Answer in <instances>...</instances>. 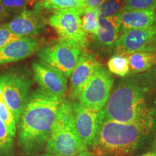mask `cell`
I'll return each instance as SVG.
<instances>
[{"label": "cell", "instance_id": "obj_1", "mask_svg": "<svg viewBox=\"0 0 156 156\" xmlns=\"http://www.w3.org/2000/svg\"><path fill=\"white\" fill-rule=\"evenodd\" d=\"M64 100L41 89L29 95L17 125L18 144L23 153L35 154L46 145Z\"/></svg>", "mask_w": 156, "mask_h": 156}, {"label": "cell", "instance_id": "obj_2", "mask_svg": "<svg viewBox=\"0 0 156 156\" xmlns=\"http://www.w3.org/2000/svg\"><path fill=\"white\" fill-rule=\"evenodd\" d=\"M146 89L134 82L121 83L110 95L102 109L106 119L138 126L145 135L153 127L151 110L145 101Z\"/></svg>", "mask_w": 156, "mask_h": 156}, {"label": "cell", "instance_id": "obj_3", "mask_svg": "<svg viewBox=\"0 0 156 156\" xmlns=\"http://www.w3.org/2000/svg\"><path fill=\"white\" fill-rule=\"evenodd\" d=\"M142 130L134 124H124L101 118L98 130L92 144L97 156H126L139 147L143 136Z\"/></svg>", "mask_w": 156, "mask_h": 156}, {"label": "cell", "instance_id": "obj_4", "mask_svg": "<svg viewBox=\"0 0 156 156\" xmlns=\"http://www.w3.org/2000/svg\"><path fill=\"white\" fill-rule=\"evenodd\" d=\"M46 148L47 153L56 156H77L87 151V146L76 129L71 102L69 101L64 100L58 109Z\"/></svg>", "mask_w": 156, "mask_h": 156}, {"label": "cell", "instance_id": "obj_5", "mask_svg": "<svg viewBox=\"0 0 156 156\" xmlns=\"http://www.w3.org/2000/svg\"><path fill=\"white\" fill-rule=\"evenodd\" d=\"M30 80L17 70L0 74V89L6 103L14 115L17 125L29 98Z\"/></svg>", "mask_w": 156, "mask_h": 156}, {"label": "cell", "instance_id": "obj_6", "mask_svg": "<svg viewBox=\"0 0 156 156\" xmlns=\"http://www.w3.org/2000/svg\"><path fill=\"white\" fill-rule=\"evenodd\" d=\"M82 48L78 45L59 38L54 44L38 49L41 62L57 69L69 77L77 64Z\"/></svg>", "mask_w": 156, "mask_h": 156}, {"label": "cell", "instance_id": "obj_7", "mask_svg": "<svg viewBox=\"0 0 156 156\" xmlns=\"http://www.w3.org/2000/svg\"><path fill=\"white\" fill-rule=\"evenodd\" d=\"M82 9L57 10L48 20V23L56 31L59 38L73 43L82 48L88 44V38L82 27Z\"/></svg>", "mask_w": 156, "mask_h": 156}, {"label": "cell", "instance_id": "obj_8", "mask_svg": "<svg viewBox=\"0 0 156 156\" xmlns=\"http://www.w3.org/2000/svg\"><path fill=\"white\" fill-rule=\"evenodd\" d=\"M114 79L108 71L100 66L78 97V103L90 109H103L111 95Z\"/></svg>", "mask_w": 156, "mask_h": 156}, {"label": "cell", "instance_id": "obj_9", "mask_svg": "<svg viewBox=\"0 0 156 156\" xmlns=\"http://www.w3.org/2000/svg\"><path fill=\"white\" fill-rule=\"evenodd\" d=\"M120 34L115 44V54L128 56L134 52H153L155 50L152 42L156 36V25L145 29L124 30Z\"/></svg>", "mask_w": 156, "mask_h": 156}, {"label": "cell", "instance_id": "obj_10", "mask_svg": "<svg viewBox=\"0 0 156 156\" xmlns=\"http://www.w3.org/2000/svg\"><path fill=\"white\" fill-rule=\"evenodd\" d=\"M34 79L40 89L54 96L64 98L67 90V77L57 69L42 62L32 64Z\"/></svg>", "mask_w": 156, "mask_h": 156}, {"label": "cell", "instance_id": "obj_11", "mask_svg": "<svg viewBox=\"0 0 156 156\" xmlns=\"http://www.w3.org/2000/svg\"><path fill=\"white\" fill-rule=\"evenodd\" d=\"M75 127L80 137L86 146H92L98 130L101 110L90 109L78 102H71Z\"/></svg>", "mask_w": 156, "mask_h": 156}, {"label": "cell", "instance_id": "obj_12", "mask_svg": "<svg viewBox=\"0 0 156 156\" xmlns=\"http://www.w3.org/2000/svg\"><path fill=\"white\" fill-rule=\"evenodd\" d=\"M39 2L33 9H25L7 24V28L15 36L35 37L41 32L46 25V20L41 15Z\"/></svg>", "mask_w": 156, "mask_h": 156}, {"label": "cell", "instance_id": "obj_13", "mask_svg": "<svg viewBox=\"0 0 156 156\" xmlns=\"http://www.w3.org/2000/svg\"><path fill=\"white\" fill-rule=\"evenodd\" d=\"M101 66L96 58L90 54L82 53L70 76V97L76 100L84 87Z\"/></svg>", "mask_w": 156, "mask_h": 156}, {"label": "cell", "instance_id": "obj_14", "mask_svg": "<svg viewBox=\"0 0 156 156\" xmlns=\"http://www.w3.org/2000/svg\"><path fill=\"white\" fill-rule=\"evenodd\" d=\"M40 41L34 37H23L0 49V65L24 59L40 48Z\"/></svg>", "mask_w": 156, "mask_h": 156}, {"label": "cell", "instance_id": "obj_15", "mask_svg": "<svg viewBox=\"0 0 156 156\" xmlns=\"http://www.w3.org/2000/svg\"><path fill=\"white\" fill-rule=\"evenodd\" d=\"M120 13L99 18L98 25L93 38L97 44L105 48H114L120 33Z\"/></svg>", "mask_w": 156, "mask_h": 156}, {"label": "cell", "instance_id": "obj_16", "mask_svg": "<svg viewBox=\"0 0 156 156\" xmlns=\"http://www.w3.org/2000/svg\"><path fill=\"white\" fill-rule=\"evenodd\" d=\"M120 32L155 26V10L122 9L120 12Z\"/></svg>", "mask_w": 156, "mask_h": 156}, {"label": "cell", "instance_id": "obj_17", "mask_svg": "<svg viewBox=\"0 0 156 156\" xmlns=\"http://www.w3.org/2000/svg\"><path fill=\"white\" fill-rule=\"evenodd\" d=\"M127 56L130 72L141 73L147 71L154 64L153 54L149 51H137Z\"/></svg>", "mask_w": 156, "mask_h": 156}, {"label": "cell", "instance_id": "obj_18", "mask_svg": "<svg viewBox=\"0 0 156 156\" xmlns=\"http://www.w3.org/2000/svg\"><path fill=\"white\" fill-rule=\"evenodd\" d=\"M107 66L111 73L119 77H124L130 73L129 64L126 56L115 54L108 60Z\"/></svg>", "mask_w": 156, "mask_h": 156}, {"label": "cell", "instance_id": "obj_19", "mask_svg": "<svg viewBox=\"0 0 156 156\" xmlns=\"http://www.w3.org/2000/svg\"><path fill=\"white\" fill-rule=\"evenodd\" d=\"M41 7L51 10H62L68 9H83V2L77 0H42L39 2Z\"/></svg>", "mask_w": 156, "mask_h": 156}, {"label": "cell", "instance_id": "obj_20", "mask_svg": "<svg viewBox=\"0 0 156 156\" xmlns=\"http://www.w3.org/2000/svg\"><path fill=\"white\" fill-rule=\"evenodd\" d=\"M0 119L5 124L9 134L14 137L17 133V123L15 116L4 99L0 89Z\"/></svg>", "mask_w": 156, "mask_h": 156}, {"label": "cell", "instance_id": "obj_21", "mask_svg": "<svg viewBox=\"0 0 156 156\" xmlns=\"http://www.w3.org/2000/svg\"><path fill=\"white\" fill-rule=\"evenodd\" d=\"M12 137L5 124L0 119V156H15Z\"/></svg>", "mask_w": 156, "mask_h": 156}, {"label": "cell", "instance_id": "obj_22", "mask_svg": "<svg viewBox=\"0 0 156 156\" xmlns=\"http://www.w3.org/2000/svg\"><path fill=\"white\" fill-rule=\"evenodd\" d=\"M124 0H106L96 9L99 18L119 14L123 9Z\"/></svg>", "mask_w": 156, "mask_h": 156}, {"label": "cell", "instance_id": "obj_23", "mask_svg": "<svg viewBox=\"0 0 156 156\" xmlns=\"http://www.w3.org/2000/svg\"><path fill=\"white\" fill-rule=\"evenodd\" d=\"M82 20V27L84 32L87 35V36H93L96 32L98 25L99 16L97 9L84 12L83 15Z\"/></svg>", "mask_w": 156, "mask_h": 156}, {"label": "cell", "instance_id": "obj_24", "mask_svg": "<svg viewBox=\"0 0 156 156\" xmlns=\"http://www.w3.org/2000/svg\"><path fill=\"white\" fill-rule=\"evenodd\" d=\"M42 0H0L4 7L10 12H18L36 6Z\"/></svg>", "mask_w": 156, "mask_h": 156}, {"label": "cell", "instance_id": "obj_25", "mask_svg": "<svg viewBox=\"0 0 156 156\" xmlns=\"http://www.w3.org/2000/svg\"><path fill=\"white\" fill-rule=\"evenodd\" d=\"M156 0H124L123 9L155 10Z\"/></svg>", "mask_w": 156, "mask_h": 156}, {"label": "cell", "instance_id": "obj_26", "mask_svg": "<svg viewBox=\"0 0 156 156\" xmlns=\"http://www.w3.org/2000/svg\"><path fill=\"white\" fill-rule=\"evenodd\" d=\"M19 38H20V37L17 36L15 34H13L7 28L5 24L0 26V49L2 48L7 44L14 41L15 40H17Z\"/></svg>", "mask_w": 156, "mask_h": 156}, {"label": "cell", "instance_id": "obj_27", "mask_svg": "<svg viewBox=\"0 0 156 156\" xmlns=\"http://www.w3.org/2000/svg\"><path fill=\"white\" fill-rule=\"evenodd\" d=\"M106 1V0H84V6L82 9L83 12H87L96 9Z\"/></svg>", "mask_w": 156, "mask_h": 156}, {"label": "cell", "instance_id": "obj_28", "mask_svg": "<svg viewBox=\"0 0 156 156\" xmlns=\"http://www.w3.org/2000/svg\"><path fill=\"white\" fill-rule=\"evenodd\" d=\"M10 13L9 12L8 10L4 7V5L0 2V21L3 20L7 18L9 16Z\"/></svg>", "mask_w": 156, "mask_h": 156}, {"label": "cell", "instance_id": "obj_29", "mask_svg": "<svg viewBox=\"0 0 156 156\" xmlns=\"http://www.w3.org/2000/svg\"><path fill=\"white\" fill-rule=\"evenodd\" d=\"M141 156H156V151L149 152V153L144 154V155H142Z\"/></svg>", "mask_w": 156, "mask_h": 156}, {"label": "cell", "instance_id": "obj_30", "mask_svg": "<svg viewBox=\"0 0 156 156\" xmlns=\"http://www.w3.org/2000/svg\"><path fill=\"white\" fill-rule=\"evenodd\" d=\"M152 45H153V46L154 48H155V49H156V36L154 37L153 40V42H152Z\"/></svg>", "mask_w": 156, "mask_h": 156}, {"label": "cell", "instance_id": "obj_31", "mask_svg": "<svg viewBox=\"0 0 156 156\" xmlns=\"http://www.w3.org/2000/svg\"><path fill=\"white\" fill-rule=\"evenodd\" d=\"M153 61H154V64H156V49L153 52Z\"/></svg>", "mask_w": 156, "mask_h": 156}, {"label": "cell", "instance_id": "obj_32", "mask_svg": "<svg viewBox=\"0 0 156 156\" xmlns=\"http://www.w3.org/2000/svg\"><path fill=\"white\" fill-rule=\"evenodd\" d=\"M41 156H56V155H51V154H49V153H47V154H46V155H43Z\"/></svg>", "mask_w": 156, "mask_h": 156}, {"label": "cell", "instance_id": "obj_33", "mask_svg": "<svg viewBox=\"0 0 156 156\" xmlns=\"http://www.w3.org/2000/svg\"><path fill=\"white\" fill-rule=\"evenodd\" d=\"M77 1H80V2H84V0H77Z\"/></svg>", "mask_w": 156, "mask_h": 156}]
</instances>
